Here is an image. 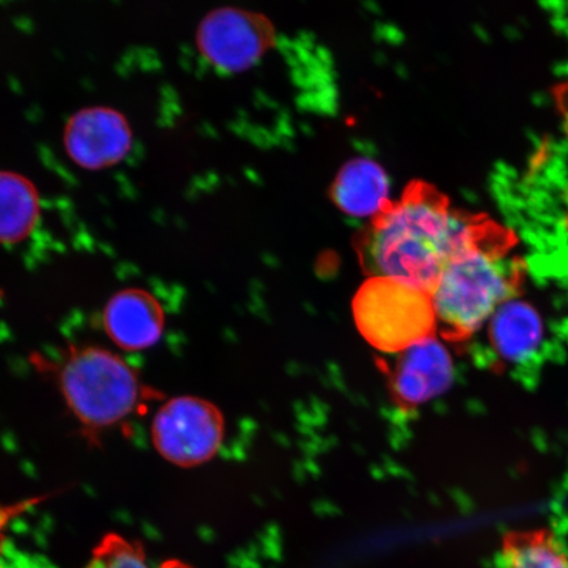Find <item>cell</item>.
<instances>
[{"label":"cell","mask_w":568,"mask_h":568,"mask_svg":"<svg viewBox=\"0 0 568 568\" xmlns=\"http://www.w3.org/2000/svg\"><path fill=\"white\" fill-rule=\"evenodd\" d=\"M84 568H191L178 559H169L154 566L146 557L139 542L130 541L123 536L106 535L97 545Z\"/></svg>","instance_id":"5bb4252c"},{"label":"cell","mask_w":568,"mask_h":568,"mask_svg":"<svg viewBox=\"0 0 568 568\" xmlns=\"http://www.w3.org/2000/svg\"><path fill=\"white\" fill-rule=\"evenodd\" d=\"M542 326L531 305L515 300L503 304L489 324V339L497 357L514 365L536 357L542 344Z\"/></svg>","instance_id":"8fae6325"},{"label":"cell","mask_w":568,"mask_h":568,"mask_svg":"<svg viewBox=\"0 0 568 568\" xmlns=\"http://www.w3.org/2000/svg\"><path fill=\"white\" fill-rule=\"evenodd\" d=\"M486 215L454 210L442 191L410 182L354 239L362 268L433 294L447 265L504 231Z\"/></svg>","instance_id":"6da1fadb"},{"label":"cell","mask_w":568,"mask_h":568,"mask_svg":"<svg viewBox=\"0 0 568 568\" xmlns=\"http://www.w3.org/2000/svg\"><path fill=\"white\" fill-rule=\"evenodd\" d=\"M552 97L556 99L557 109L568 133V82L558 84V87L554 89Z\"/></svg>","instance_id":"2e32d148"},{"label":"cell","mask_w":568,"mask_h":568,"mask_svg":"<svg viewBox=\"0 0 568 568\" xmlns=\"http://www.w3.org/2000/svg\"><path fill=\"white\" fill-rule=\"evenodd\" d=\"M453 361L436 336L420 341L400 353L393 375V393L406 406H418L449 389Z\"/></svg>","instance_id":"ba28073f"},{"label":"cell","mask_w":568,"mask_h":568,"mask_svg":"<svg viewBox=\"0 0 568 568\" xmlns=\"http://www.w3.org/2000/svg\"><path fill=\"white\" fill-rule=\"evenodd\" d=\"M516 244L515 233L506 230L445 267L432 301L446 338L473 336L503 304L515 300L525 275L524 262L513 255Z\"/></svg>","instance_id":"7a4b0ae2"},{"label":"cell","mask_w":568,"mask_h":568,"mask_svg":"<svg viewBox=\"0 0 568 568\" xmlns=\"http://www.w3.org/2000/svg\"><path fill=\"white\" fill-rule=\"evenodd\" d=\"M40 216V196L32 182L0 170V244H13L30 234Z\"/></svg>","instance_id":"7c38bea8"},{"label":"cell","mask_w":568,"mask_h":568,"mask_svg":"<svg viewBox=\"0 0 568 568\" xmlns=\"http://www.w3.org/2000/svg\"><path fill=\"white\" fill-rule=\"evenodd\" d=\"M389 178L379 163L353 159L339 170L331 189L337 209L354 217L372 219L389 201Z\"/></svg>","instance_id":"30bf717a"},{"label":"cell","mask_w":568,"mask_h":568,"mask_svg":"<svg viewBox=\"0 0 568 568\" xmlns=\"http://www.w3.org/2000/svg\"><path fill=\"white\" fill-rule=\"evenodd\" d=\"M55 376L68 407L92 436L140 415L160 397L125 361L102 347H71Z\"/></svg>","instance_id":"3957f363"},{"label":"cell","mask_w":568,"mask_h":568,"mask_svg":"<svg viewBox=\"0 0 568 568\" xmlns=\"http://www.w3.org/2000/svg\"><path fill=\"white\" fill-rule=\"evenodd\" d=\"M196 44L212 67L224 73H240L275 45V30L272 21L261 13L223 7L201 21Z\"/></svg>","instance_id":"8992f818"},{"label":"cell","mask_w":568,"mask_h":568,"mask_svg":"<svg viewBox=\"0 0 568 568\" xmlns=\"http://www.w3.org/2000/svg\"><path fill=\"white\" fill-rule=\"evenodd\" d=\"M566 230H567V233H568V216L566 219Z\"/></svg>","instance_id":"e0dca14e"},{"label":"cell","mask_w":568,"mask_h":568,"mask_svg":"<svg viewBox=\"0 0 568 568\" xmlns=\"http://www.w3.org/2000/svg\"><path fill=\"white\" fill-rule=\"evenodd\" d=\"M353 314L361 335L385 353H402L437 331L432 295L385 276H371L362 284Z\"/></svg>","instance_id":"277c9868"},{"label":"cell","mask_w":568,"mask_h":568,"mask_svg":"<svg viewBox=\"0 0 568 568\" xmlns=\"http://www.w3.org/2000/svg\"><path fill=\"white\" fill-rule=\"evenodd\" d=\"M106 335L126 351L148 349L159 343L165 315L155 297L144 290L128 288L111 297L104 311Z\"/></svg>","instance_id":"9c48e42d"},{"label":"cell","mask_w":568,"mask_h":568,"mask_svg":"<svg viewBox=\"0 0 568 568\" xmlns=\"http://www.w3.org/2000/svg\"><path fill=\"white\" fill-rule=\"evenodd\" d=\"M155 449L181 467H194L219 452L224 437V418L210 402L176 397L163 406L152 425Z\"/></svg>","instance_id":"5b68a950"},{"label":"cell","mask_w":568,"mask_h":568,"mask_svg":"<svg viewBox=\"0 0 568 568\" xmlns=\"http://www.w3.org/2000/svg\"><path fill=\"white\" fill-rule=\"evenodd\" d=\"M63 144L78 166L99 170L125 158L131 151L132 131L124 115L111 106H88L70 118Z\"/></svg>","instance_id":"52a82bcc"},{"label":"cell","mask_w":568,"mask_h":568,"mask_svg":"<svg viewBox=\"0 0 568 568\" xmlns=\"http://www.w3.org/2000/svg\"><path fill=\"white\" fill-rule=\"evenodd\" d=\"M496 568H568V556L551 531L517 530L504 537Z\"/></svg>","instance_id":"4fadbf2b"},{"label":"cell","mask_w":568,"mask_h":568,"mask_svg":"<svg viewBox=\"0 0 568 568\" xmlns=\"http://www.w3.org/2000/svg\"><path fill=\"white\" fill-rule=\"evenodd\" d=\"M45 500L47 496H38L0 506V568H3L2 556L7 541V531H9L10 525L18 520L20 516L27 514L28 510L40 506V504Z\"/></svg>","instance_id":"9a60e30c"}]
</instances>
